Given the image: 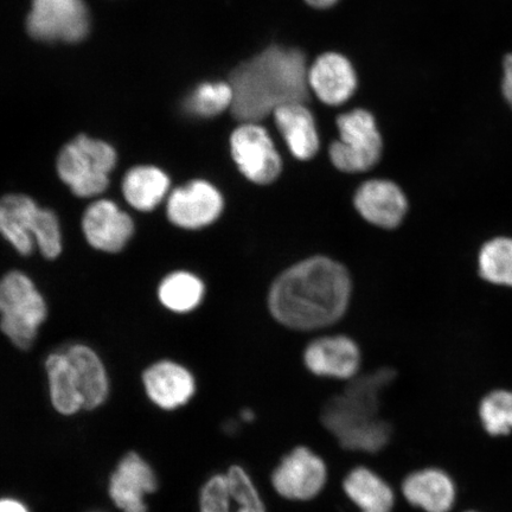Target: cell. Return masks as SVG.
I'll return each instance as SVG.
<instances>
[{
  "label": "cell",
  "instance_id": "1",
  "mask_svg": "<svg viewBox=\"0 0 512 512\" xmlns=\"http://www.w3.org/2000/svg\"><path fill=\"white\" fill-rule=\"evenodd\" d=\"M351 279L339 262L316 256L298 262L274 281L272 316L293 330H317L338 322L348 309Z\"/></svg>",
  "mask_w": 512,
  "mask_h": 512
},
{
  "label": "cell",
  "instance_id": "2",
  "mask_svg": "<svg viewBox=\"0 0 512 512\" xmlns=\"http://www.w3.org/2000/svg\"><path fill=\"white\" fill-rule=\"evenodd\" d=\"M309 73L298 49L270 47L242 62L229 76L233 89L232 113L242 124H256L290 104L309 99Z\"/></svg>",
  "mask_w": 512,
  "mask_h": 512
},
{
  "label": "cell",
  "instance_id": "3",
  "mask_svg": "<svg viewBox=\"0 0 512 512\" xmlns=\"http://www.w3.org/2000/svg\"><path fill=\"white\" fill-rule=\"evenodd\" d=\"M394 377L389 368L356 376L342 394L326 403L323 425L344 450L375 454L388 446L392 428L380 416L381 395Z\"/></svg>",
  "mask_w": 512,
  "mask_h": 512
},
{
  "label": "cell",
  "instance_id": "4",
  "mask_svg": "<svg viewBox=\"0 0 512 512\" xmlns=\"http://www.w3.org/2000/svg\"><path fill=\"white\" fill-rule=\"evenodd\" d=\"M117 163V151L111 144L80 134L60 151L56 171L74 196L95 198L110 187Z\"/></svg>",
  "mask_w": 512,
  "mask_h": 512
},
{
  "label": "cell",
  "instance_id": "5",
  "mask_svg": "<svg viewBox=\"0 0 512 512\" xmlns=\"http://www.w3.org/2000/svg\"><path fill=\"white\" fill-rule=\"evenodd\" d=\"M48 318V305L34 280L22 271L0 277V332L21 350L35 343Z\"/></svg>",
  "mask_w": 512,
  "mask_h": 512
},
{
  "label": "cell",
  "instance_id": "6",
  "mask_svg": "<svg viewBox=\"0 0 512 512\" xmlns=\"http://www.w3.org/2000/svg\"><path fill=\"white\" fill-rule=\"evenodd\" d=\"M339 140L331 144L329 155L335 168L360 174L373 168L381 158L382 138L373 114L355 110L337 119Z\"/></svg>",
  "mask_w": 512,
  "mask_h": 512
},
{
  "label": "cell",
  "instance_id": "7",
  "mask_svg": "<svg viewBox=\"0 0 512 512\" xmlns=\"http://www.w3.org/2000/svg\"><path fill=\"white\" fill-rule=\"evenodd\" d=\"M329 469L323 457L312 448L300 445L287 452L271 473L272 488L290 502H310L328 484Z\"/></svg>",
  "mask_w": 512,
  "mask_h": 512
},
{
  "label": "cell",
  "instance_id": "8",
  "mask_svg": "<svg viewBox=\"0 0 512 512\" xmlns=\"http://www.w3.org/2000/svg\"><path fill=\"white\" fill-rule=\"evenodd\" d=\"M89 22L85 0H32L27 28L38 41L75 43L87 36Z\"/></svg>",
  "mask_w": 512,
  "mask_h": 512
},
{
  "label": "cell",
  "instance_id": "9",
  "mask_svg": "<svg viewBox=\"0 0 512 512\" xmlns=\"http://www.w3.org/2000/svg\"><path fill=\"white\" fill-rule=\"evenodd\" d=\"M200 512H267L264 498L245 467L235 464L208 478L200 491Z\"/></svg>",
  "mask_w": 512,
  "mask_h": 512
},
{
  "label": "cell",
  "instance_id": "10",
  "mask_svg": "<svg viewBox=\"0 0 512 512\" xmlns=\"http://www.w3.org/2000/svg\"><path fill=\"white\" fill-rule=\"evenodd\" d=\"M236 166L248 181L268 185L277 181L283 163L270 134L258 124H242L230 137Z\"/></svg>",
  "mask_w": 512,
  "mask_h": 512
},
{
  "label": "cell",
  "instance_id": "11",
  "mask_svg": "<svg viewBox=\"0 0 512 512\" xmlns=\"http://www.w3.org/2000/svg\"><path fill=\"white\" fill-rule=\"evenodd\" d=\"M53 210L24 194L0 197V238L18 254L29 256L46 230Z\"/></svg>",
  "mask_w": 512,
  "mask_h": 512
},
{
  "label": "cell",
  "instance_id": "12",
  "mask_svg": "<svg viewBox=\"0 0 512 512\" xmlns=\"http://www.w3.org/2000/svg\"><path fill=\"white\" fill-rule=\"evenodd\" d=\"M223 196L204 179H195L171 190L165 201L166 217L175 227L198 230L213 224L222 214Z\"/></svg>",
  "mask_w": 512,
  "mask_h": 512
},
{
  "label": "cell",
  "instance_id": "13",
  "mask_svg": "<svg viewBox=\"0 0 512 512\" xmlns=\"http://www.w3.org/2000/svg\"><path fill=\"white\" fill-rule=\"evenodd\" d=\"M83 236L89 246L107 254L124 251L134 235V221L127 211L110 198H99L83 211Z\"/></svg>",
  "mask_w": 512,
  "mask_h": 512
},
{
  "label": "cell",
  "instance_id": "14",
  "mask_svg": "<svg viewBox=\"0 0 512 512\" xmlns=\"http://www.w3.org/2000/svg\"><path fill=\"white\" fill-rule=\"evenodd\" d=\"M158 489L156 472L136 452L127 453L113 471L108 495L123 512H147L146 496Z\"/></svg>",
  "mask_w": 512,
  "mask_h": 512
},
{
  "label": "cell",
  "instance_id": "15",
  "mask_svg": "<svg viewBox=\"0 0 512 512\" xmlns=\"http://www.w3.org/2000/svg\"><path fill=\"white\" fill-rule=\"evenodd\" d=\"M143 386L153 405L168 412L187 406L197 390L191 371L171 360L158 361L146 368Z\"/></svg>",
  "mask_w": 512,
  "mask_h": 512
},
{
  "label": "cell",
  "instance_id": "16",
  "mask_svg": "<svg viewBox=\"0 0 512 512\" xmlns=\"http://www.w3.org/2000/svg\"><path fill=\"white\" fill-rule=\"evenodd\" d=\"M362 362L361 351L351 338L322 337L306 348L304 363L311 374L329 379H355Z\"/></svg>",
  "mask_w": 512,
  "mask_h": 512
},
{
  "label": "cell",
  "instance_id": "17",
  "mask_svg": "<svg viewBox=\"0 0 512 512\" xmlns=\"http://www.w3.org/2000/svg\"><path fill=\"white\" fill-rule=\"evenodd\" d=\"M354 204L364 220L384 229L400 226L408 210L407 198L399 185L384 179L362 184Z\"/></svg>",
  "mask_w": 512,
  "mask_h": 512
},
{
  "label": "cell",
  "instance_id": "18",
  "mask_svg": "<svg viewBox=\"0 0 512 512\" xmlns=\"http://www.w3.org/2000/svg\"><path fill=\"white\" fill-rule=\"evenodd\" d=\"M307 79L319 100L330 106L348 101L357 87L356 73L351 63L335 53L319 56Z\"/></svg>",
  "mask_w": 512,
  "mask_h": 512
},
{
  "label": "cell",
  "instance_id": "19",
  "mask_svg": "<svg viewBox=\"0 0 512 512\" xmlns=\"http://www.w3.org/2000/svg\"><path fill=\"white\" fill-rule=\"evenodd\" d=\"M74 370L83 401V411H94L108 399L110 395V377L105 363L91 347L75 343L63 348Z\"/></svg>",
  "mask_w": 512,
  "mask_h": 512
},
{
  "label": "cell",
  "instance_id": "20",
  "mask_svg": "<svg viewBox=\"0 0 512 512\" xmlns=\"http://www.w3.org/2000/svg\"><path fill=\"white\" fill-rule=\"evenodd\" d=\"M402 496L425 512H450L456 501V488L450 476L438 469L415 471L401 484Z\"/></svg>",
  "mask_w": 512,
  "mask_h": 512
},
{
  "label": "cell",
  "instance_id": "21",
  "mask_svg": "<svg viewBox=\"0 0 512 512\" xmlns=\"http://www.w3.org/2000/svg\"><path fill=\"white\" fill-rule=\"evenodd\" d=\"M171 192V179L155 165H137L128 170L121 181V194L132 209L151 213L166 201Z\"/></svg>",
  "mask_w": 512,
  "mask_h": 512
},
{
  "label": "cell",
  "instance_id": "22",
  "mask_svg": "<svg viewBox=\"0 0 512 512\" xmlns=\"http://www.w3.org/2000/svg\"><path fill=\"white\" fill-rule=\"evenodd\" d=\"M344 495L360 512H393L395 492L387 480L367 466L351 469L342 482Z\"/></svg>",
  "mask_w": 512,
  "mask_h": 512
},
{
  "label": "cell",
  "instance_id": "23",
  "mask_svg": "<svg viewBox=\"0 0 512 512\" xmlns=\"http://www.w3.org/2000/svg\"><path fill=\"white\" fill-rule=\"evenodd\" d=\"M274 119L292 155L310 160L319 150V137L312 114L304 104H290L275 110Z\"/></svg>",
  "mask_w": 512,
  "mask_h": 512
},
{
  "label": "cell",
  "instance_id": "24",
  "mask_svg": "<svg viewBox=\"0 0 512 512\" xmlns=\"http://www.w3.org/2000/svg\"><path fill=\"white\" fill-rule=\"evenodd\" d=\"M46 373L51 405L63 416H73L83 411V401L76 383L72 364L64 349L47 357Z\"/></svg>",
  "mask_w": 512,
  "mask_h": 512
},
{
  "label": "cell",
  "instance_id": "25",
  "mask_svg": "<svg viewBox=\"0 0 512 512\" xmlns=\"http://www.w3.org/2000/svg\"><path fill=\"white\" fill-rule=\"evenodd\" d=\"M206 286L196 274L187 271L172 272L160 281L157 296L166 310L190 313L201 305Z\"/></svg>",
  "mask_w": 512,
  "mask_h": 512
},
{
  "label": "cell",
  "instance_id": "26",
  "mask_svg": "<svg viewBox=\"0 0 512 512\" xmlns=\"http://www.w3.org/2000/svg\"><path fill=\"white\" fill-rule=\"evenodd\" d=\"M478 265L480 275L489 283L512 286V240L497 238L485 243Z\"/></svg>",
  "mask_w": 512,
  "mask_h": 512
},
{
  "label": "cell",
  "instance_id": "27",
  "mask_svg": "<svg viewBox=\"0 0 512 512\" xmlns=\"http://www.w3.org/2000/svg\"><path fill=\"white\" fill-rule=\"evenodd\" d=\"M233 98V89L229 82H207L190 94L184 106L190 114L211 118L232 107Z\"/></svg>",
  "mask_w": 512,
  "mask_h": 512
},
{
  "label": "cell",
  "instance_id": "28",
  "mask_svg": "<svg viewBox=\"0 0 512 512\" xmlns=\"http://www.w3.org/2000/svg\"><path fill=\"white\" fill-rule=\"evenodd\" d=\"M479 413L486 432L491 435L509 434L512 431V393L497 390L486 396Z\"/></svg>",
  "mask_w": 512,
  "mask_h": 512
},
{
  "label": "cell",
  "instance_id": "29",
  "mask_svg": "<svg viewBox=\"0 0 512 512\" xmlns=\"http://www.w3.org/2000/svg\"><path fill=\"white\" fill-rule=\"evenodd\" d=\"M502 96L512 111V53L505 54L502 60Z\"/></svg>",
  "mask_w": 512,
  "mask_h": 512
},
{
  "label": "cell",
  "instance_id": "30",
  "mask_svg": "<svg viewBox=\"0 0 512 512\" xmlns=\"http://www.w3.org/2000/svg\"><path fill=\"white\" fill-rule=\"evenodd\" d=\"M0 512H30V510L19 499L2 497L0 498Z\"/></svg>",
  "mask_w": 512,
  "mask_h": 512
},
{
  "label": "cell",
  "instance_id": "31",
  "mask_svg": "<svg viewBox=\"0 0 512 512\" xmlns=\"http://www.w3.org/2000/svg\"><path fill=\"white\" fill-rule=\"evenodd\" d=\"M338 0H306L307 4L313 6V8L317 9H326L330 8V6L335 5Z\"/></svg>",
  "mask_w": 512,
  "mask_h": 512
},
{
  "label": "cell",
  "instance_id": "32",
  "mask_svg": "<svg viewBox=\"0 0 512 512\" xmlns=\"http://www.w3.org/2000/svg\"><path fill=\"white\" fill-rule=\"evenodd\" d=\"M94 512H99V511H94Z\"/></svg>",
  "mask_w": 512,
  "mask_h": 512
},
{
  "label": "cell",
  "instance_id": "33",
  "mask_svg": "<svg viewBox=\"0 0 512 512\" xmlns=\"http://www.w3.org/2000/svg\"><path fill=\"white\" fill-rule=\"evenodd\" d=\"M469 512H473V511H469Z\"/></svg>",
  "mask_w": 512,
  "mask_h": 512
}]
</instances>
